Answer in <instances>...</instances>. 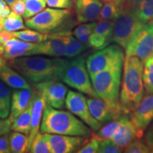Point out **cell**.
Segmentation results:
<instances>
[{
  "label": "cell",
  "instance_id": "1",
  "mask_svg": "<svg viewBox=\"0 0 153 153\" xmlns=\"http://www.w3.org/2000/svg\"><path fill=\"white\" fill-rule=\"evenodd\" d=\"M68 61L60 57L30 55L17 57L9 61V64L28 82L36 84L61 79V75Z\"/></svg>",
  "mask_w": 153,
  "mask_h": 153
},
{
  "label": "cell",
  "instance_id": "2",
  "mask_svg": "<svg viewBox=\"0 0 153 153\" xmlns=\"http://www.w3.org/2000/svg\"><path fill=\"white\" fill-rule=\"evenodd\" d=\"M143 64L144 62L142 60L135 56L126 57L124 60L119 102L124 110L129 114L144 97Z\"/></svg>",
  "mask_w": 153,
  "mask_h": 153
},
{
  "label": "cell",
  "instance_id": "3",
  "mask_svg": "<svg viewBox=\"0 0 153 153\" xmlns=\"http://www.w3.org/2000/svg\"><path fill=\"white\" fill-rule=\"evenodd\" d=\"M40 131L42 133L57 134L72 136H91V130L70 111L45 105Z\"/></svg>",
  "mask_w": 153,
  "mask_h": 153
},
{
  "label": "cell",
  "instance_id": "4",
  "mask_svg": "<svg viewBox=\"0 0 153 153\" xmlns=\"http://www.w3.org/2000/svg\"><path fill=\"white\" fill-rule=\"evenodd\" d=\"M123 63H118L90 76L97 97L109 103L119 101Z\"/></svg>",
  "mask_w": 153,
  "mask_h": 153
},
{
  "label": "cell",
  "instance_id": "5",
  "mask_svg": "<svg viewBox=\"0 0 153 153\" xmlns=\"http://www.w3.org/2000/svg\"><path fill=\"white\" fill-rule=\"evenodd\" d=\"M61 80L77 91L91 97H97L94 91L90 75L83 57L68 61L61 75Z\"/></svg>",
  "mask_w": 153,
  "mask_h": 153
},
{
  "label": "cell",
  "instance_id": "6",
  "mask_svg": "<svg viewBox=\"0 0 153 153\" xmlns=\"http://www.w3.org/2000/svg\"><path fill=\"white\" fill-rule=\"evenodd\" d=\"M70 14V9L45 8L35 16L26 19L25 25L30 29L48 34L60 27Z\"/></svg>",
  "mask_w": 153,
  "mask_h": 153
},
{
  "label": "cell",
  "instance_id": "7",
  "mask_svg": "<svg viewBox=\"0 0 153 153\" xmlns=\"http://www.w3.org/2000/svg\"><path fill=\"white\" fill-rule=\"evenodd\" d=\"M144 24L138 19L135 11L124 9L119 16L113 21V42L125 50Z\"/></svg>",
  "mask_w": 153,
  "mask_h": 153
},
{
  "label": "cell",
  "instance_id": "8",
  "mask_svg": "<svg viewBox=\"0 0 153 153\" xmlns=\"http://www.w3.org/2000/svg\"><path fill=\"white\" fill-rule=\"evenodd\" d=\"M123 49L118 45H111L89 55L86 65L90 76L118 63L124 62L125 54Z\"/></svg>",
  "mask_w": 153,
  "mask_h": 153
},
{
  "label": "cell",
  "instance_id": "9",
  "mask_svg": "<svg viewBox=\"0 0 153 153\" xmlns=\"http://www.w3.org/2000/svg\"><path fill=\"white\" fill-rule=\"evenodd\" d=\"M125 51L126 57H137L143 62L152 54L153 21L143 25L130 41Z\"/></svg>",
  "mask_w": 153,
  "mask_h": 153
},
{
  "label": "cell",
  "instance_id": "10",
  "mask_svg": "<svg viewBox=\"0 0 153 153\" xmlns=\"http://www.w3.org/2000/svg\"><path fill=\"white\" fill-rule=\"evenodd\" d=\"M65 107L89 126L92 131L97 132L103 124L95 119L88 106L87 98L79 91L69 90L65 99Z\"/></svg>",
  "mask_w": 153,
  "mask_h": 153
},
{
  "label": "cell",
  "instance_id": "11",
  "mask_svg": "<svg viewBox=\"0 0 153 153\" xmlns=\"http://www.w3.org/2000/svg\"><path fill=\"white\" fill-rule=\"evenodd\" d=\"M87 101L93 117L102 124L123 116H130L124 110L119 101L109 103L97 97H89Z\"/></svg>",
  "mask_w": 153,
  "mask_h": 153
},
{
  "label": "cell",
  "instance_id": "12",
  "mask_svg": "<svg viewBox=\"0 0 153 153\" xmlns=\"http://www.w3.org/2000/svg\"><path fill=\"white\" fill-rule=\"evenodd\" d=\"M33 86L34 89L43 94L47 105L57 109H62L65 106L68 87L59 80L38 82Z\"/></svg>",
  "mask_w": 153,
  "mask_h": 153
},
{
  "label": "cell",
  "instance_id": "13",
  "mask_svg": "<svg viewBox=\"0 0 153 153\" xmlns=\"http://www.w3.org/2000/svg\"><path fill=\"white\" fill-rule=\"evenodd\" d=\"M45 135L51 147V153L76 152L87 139V137L84 136L48 133Z\"/></svg>",
  "mask_w": 153,
  "mask_h": 153
},
{
  "label": "cell",
  "instance_id": "14",
  "mask_svg": "<svg viewBox=\"0 0 153 153\" xmlns=\"http://www.w3.org/2000/svg\"><path fill=\"white\" fill-rule=\"evenodd\" d=\"M130 118L139 131L144 133L153 120V94H146L130 114Z\"/></svg>",
  "mask_w": 153,
  "mask_h": 153
},
{
  "label": "cell",
  "instance_id": "15",
  "mask_svg": "<svg viewBox=\"0 0 153 153\" xmlns=\"http://www.w3.org/2000/svg\"><path fill=\"white\" fill-rule=\"evenodd\" d=\"M65 43L62 32L55 33L48 36V38L41 43L37 44L34 48L30 51L26 56L30 55H47L53 57L65 56Z\"/></svg>",
  "mask_w": 153,
  "mask_h": 153
},
{
  "label": "cell",
  "instance_id": "16",
  "mask_svg": "<svg viewBox=\"0 0 153 153\" xmlns=\"http://www.w3.org/2000/svg\"><path fill=\"white\" fill-rule=\"evenodd\" d=\"M113 42V22L99 20L97 22L89 41V46L99 51Z\"/></svg>",
  "mask_w": 153,
  "mask_h": 153
},
{
  "label": "cell",
  "instance_id": "17",
  "mask_svg": "<svg viewBox=\"0 0 153 153\" xmlns=\"http://www.w3.org/2000/svg\"><path fill=\"white\" fill-rule=\"evenodd\" d=\"M102 6L101 0H75L74 8L77 22L82 24L98 20Z\"/></svg>",
  "mask_w": 153,
  "mask_h": 153
},
{
  "label": "cell",
  "instance_id": "18",
  "mask_svg": "<svg viewBox=\"0 0 153 153\" xmlns=\"http://www.w3.org/2000/svg\"><path fill=\"white\" fill-rule=\"evenodd\" d=\"M33 97L34 89H32V87L14 89L11 95V109L8 117L11 123L29 106L33 102Z\"/></svg>",
  "mask_w": 153,
  "mask_h": 153
},
{
  "label": "cell",
  "instance_id": "19",
  "mask_svg": "<svg viewBox=\"0 0 153 153\" xmlns=\"http://www.w3.org/2000/svg\"><path fill=\"white\" fill-rule=\"evenodd\" d=\"M37 44L28 43L14 37L0 45L1 55L6 62H9L17 57L26 56Z\"/></svg>",
  "mask_w": 153,
  "mask_h": 153
},
{
  "label": "cell",
  "instance_id": "20",
  "mask_svg": "<svg viewBox=\"0 0 153 153\" xmlns=\"http://www.w3.org/2000/svg\"><path fill=\"white\" fill-rule=\"evenodd\" d=\"M45 105H46V102L43 94L34 89V98L33 106H32L30 128V133L28 134V150L34 137L39 132Z\"/></svg>",
  "mask_w": 153,
  "mask_h": 153
},
{
  "label": "cell",
  "instance_id": "21",
  "mask_svg": "<svg viewBox=\"0 0 153 153\" xmlns=\"http://www.w3.org/2000/svg\"><path fill=\"white\" fill-rule=\"evenodd\" d=\"M129 118L130 116H126L108 122L104 126H101V128L98 130L97 133L91 134V136L100 141L104 140H113L121 133L126 120Z\"/></svg>",
  "mask_w": 153,
  "mask_h": 153
},
{
  "label": "cell",
  "instance_id": "22",
  "mask_svg": "<svg viewBox=\"0 0 153 153\" xmlns=\"http://www.w3.org/2000/svg\"><path fill=\"white\" fill-rule=\"evenodd\" d=\"M0 80L14 89L31 87L22 74L7 64L0 68Z\"/></svg>",
  "mask_w": 153,
  "mask_h": 153
},
{
  "label": "cell",
  "instance_id": "23",
  "mask_svg": "<svg viewBox=\"0 0 153 153\" xmlns=\"http://www.w3.org/2000/svg\"><path fill=\"white\" fill-rule=\"evenodd\" d=\"M143 135L144 133H141L137 129V128L131 121V118H129L126 120L121 133L112 141L123 150V149L130 143L136 138H142Z\"/></svg>",
  "mask_w": 153,
  "mask_h": 153
},
{
  "label": "cell",
  "instance_id": "24",
  "mask_svg": "<svg viewBox=\"0 0 153 153\" xmlns=\"http://www.w3.org/2000/svg\"><path fill=\"white\" fill-rule=\"evenodd\" d=\"M62 32L65 43V57L68 58L76 57L85 51L88 46L85 44L80 42L77 38L72 35V33L69 30H65Z\"/></svg>",
  "mask_w": 153,
  "mask_h": 153
},
{
  "label": "cell",
  "instance_id": "25",
  "mask_svg": "<svg viewBox=\"0 0 153 153\" xmlns=\"http://www.w3.org/2000/svg\"><path fill=\"white\" fill-rule=\"evenodd\" d=\"M33 102L29 105V106L22 114H21L16 119H14L11 122L10 126L11 131L19 132V133L26 134L28 135L30 128Z\"/></svg>",
  "mask_w": 153,
  "mask_h": 153
},
{
  "label": "cell",
  "instance_id": "26",
  "mask_svg": "<svg viewBox=\"0 0 153 153\" xmlns=\"http://www.w3.org/2000/svg\"><path fill=\"white\" fill-rule=\"evenodd\" d=\"M9 140L11 152H28V135L26 134L13 131L9 133Z\"/></svg>",
  "mask_w": 153,
  "mask_h": 153
},
{
  "label": "cell",
  "instance_id": "27",
  "mask_svg": "<svg viewBox=\"0 0 153 153\" xmlns=\"http://www.w3.org/2000/svg\"><path fill=\"white\" fill-rule=\"evenodd\" d=\"M124 10V4L115 1H104L101 7L99 20L114 21Z\"/></svg>",
  "mask_w": 153,
  "mask_h": 153
},
{
  "label": "cell",
  "instance_id": "28",
  "mask_svg": "<svg viewBox=\"0 0 153 153\" xmlns=\"http://www.w3.org/2000/svg\"><path fill=\"white\" fill-rule=\"evenodd\" d=\"M11 91L10 87L0 80V118H7L11 109Z\"/></svg>",
  "mask_w": 153,
  "mask_h": 153
},
{
  "label": "cell",
  "instance_id": "29",
  "mask_svg": "<svg viewBox=\"0 0 153 153\" xmlns=\"http://www.w3.org/2000/svg\"><path fill=\"white\" fill-rule=\"evenodd\" d=\"M14 38H19L22 41L28 42V43H39L46 40L48 34L43 33L35 30L23 29L17 31L11 32Z\"/></svg>",
  "mask_w": 153,
  "mask_h": 153
},
{
  "label": "cell",
  "instance_id": "30",
  "mask_svg": "<svg viewBox=\"0 0 153 153\" xmlns=\"http://www.w3.org/2000/svg\"><path fill=\"white\" fill-rule=\"evenodd\" d=\"M143 80L146 94H153V53L143 64Z\"/></svg>",
  "mask_w": 153,
  "mask_h": 153
},
{
  "label": "cell",
  "instance_id": "31",
  "mask_svg": "<svg viewBox=\"0 0 153 153\" xmlns=\"http://www.w3.org/2000/svg\"><path fill=\"white\" fill-rule=\"evenodd\" d=\"M97 22H88V23H82L79 24L74 28L72 31V35L76 38H77L80 42L82 43L85 44L87 46H89V37H90L91 33H92L94 28Z\"/></svg>",
  "mask_w": 153,
  "mask_h": 153
},
{
  "label": "cell",
  "instance_id": "32",
  "mask_svg": "<svg viewBox=\"0 0 153 153\" xmlns=\"http://www.w3.org/2000/svg\"><path fill=\"white\" fill-rule=\"evenodd\" d=\"M26 28V26L24 24L22 17L14 11H11L8 16L4 18L3 29L6 31L14 32Z\"/></svg>",
  "mask_w": 153,
  "mask_h": 153
},
{
  "label": "cell",
  "instance_id": "33",
  "mask_svg": "<svg viewBox=\"0 0 153 153\" xmlns=\"http://www.w3.org/2000/svg\"><path fill=\"white\" fill-rule=\"evenodd\" d=\"M28 152L31 153H50L51 152L48 140L45 133L38 132L30 145Z\"/></svg>",
  "mask_w": 153,
  "mask_h": 153
},
{
  "label": "cell",
  "instance_id": "34",
  "mask_svg": "<svg viewBox=\"0 0 153 153\" xmlns=\"http://www.w3.org/2000/svg\"><path fill=\"white\" fill-rule=\"evenodd\" d=\"M25 3V11L22 15L25 20L31 18L46 7L45 0H24Z\"/></svg>",
  "mask_w": 153,
  "mask_h": 153
},
{
  "label": "cell",
  "instance_id": "35",
  "mask_svg": "<svg viewBox=\"0 0 153 153\" xmlns=\"http://www.w3.org/2000/svg\"><path fill=\"white\" fill-rule=\"evenodd\" d=\"M137 17L141 22L147 23L153 17V0H143L136 11Z\"/></svg>",
  "mask_w": 153,
  "mask_h": 153
},
{
  "label": "cell",
  "instance_id": "36",
  "mask_svg": "<svg viewBox=\"0 0 153 153\" xmlns=\"http://www.w3.org/2000/svg\"><path fill=\"white\" fill-rule=\"evenodd\" d=\"M123 152L126 153H148L150 152L148 146L141 138H136L129 143Z\"/></svg>",
  "mask_w": 153,
  "mask_h": 153
},
{
  "label": "cell",
  "instance_id": "37",
  "mask_svg": "<svg viewBox=\"0 0 153 153\" xmlns=\"http://www.w3.org/2000/svg\"><path fill=\"white\" fill-rule=\"evenodd\" d=\"M123 150L113 142L111 140H104L99 143V153H120Z\"/></svg>",
  "mask_w": 153,
  "mask_h": 153
},
{
  "label": "cell",
  "instance_id": "38",
  "mask_svg": "<svg viewBox=\"0 0 153 153\" xmlns=\"http://www.w3.org/2000/svg\"><path fill=\"white\" fill-rule=\"evenodd\" d=\"M100 140L91 136L90 139H87L84 145L76 152L78 153H96L98 152Z\"/></svg>",
  "mask_w": 153,
  "mask_h": 153
},
{
  "label": "cell",
  "instance_id": "39",
  "mask_svg": "<svg viewBox=\"0 0 153 153\" xmlns=\"http://www.w3.org/2000/svg\"><path fill=\"white\" fill-rule=\"evenodd\" d=\"M45 1L51 8L71 9L73 7V0H45Z\"/></svg>",
  "mask_w": 153,
  "mask_h": 153
},
{
  "label": "cell",
  "instance_id": "40",
  "mask_svg": "<svg viewBox=\"0 0 153 153\" xmlns=\"http://www.w3.org/2000/svg\"><path fill=\"white\" fill-rule=\"evenodd\" d=\"M144 141L150 149V152H153V120L148 126L146 133L145 134Z\"/></svg>",
  "mask_w": 153,
  "mask_h": 153
},
{
  "label": "cell",
  "instance_id": "41",
  "mask_svg": "<svg viewBox=\"0 0 153 153\" xmlns=\"http://www.w3.org/2000/svg\"><path fill=\"white\" fill-rule=\"evenodd\" d=\"M9 133L0 135V153H10Z\"/></svg>",
  "mask_w": 153,
  "mask_h": 153
},
{
  "label": "cell",
  "instance_id": "42",
  "mask_svg": "<svg viewBox=\"0 0 153 153\" xmlns=\"http://www.w3.org/2000/svg\"><path fill=\"white\" fill-rule=\"evenodd\" d=\"M12 11L16 14L22 16L25 11V3L24 0H16L11 4L9 5Z\"/></svg>",
  "mask_w": 153,
  "mask_h": 153
},
{
  "label": "cell",
  "instance_id": "43",
  "mask_svg": "<svg viewBox=\"0 0 153 153\" xmlns=\"http://www.w3.org/2000/svg\"><path fill=\"white\" fill-rule=\"evenodd\" d=\"M11 122L7 118H0V135L9 133L11 131Z\"/></svg>",
  "mask_w": 153,
  "mask_h": 153
},
{
  "label": "cell",
  "instance_id": "44",
  "mask_svg": "<svg viewBox=\"0 0 153 153\" xmlns=\"http://www.w3.org/2000/svg\"><path fill=\"white\" fill-rule=\"evenodd\" d=\"M143 0H125L124 3V9L133 11L136 12L140 4Z\"/></svg>",
  "mask_w": 153,
  "mask_h": 153
},
{
  "label": "cell",
  "instance_id": "45",
  "mask_svg": "<svg viewBox=\"0 0 153 153\" xmlns=\"http://www.w3.org/2000/svg\"><path fill=\"white\" fill-rule=\"evenodd\" d=\"M10 12V7L7 5L4 0H0V16L5 18Z\"/></svg>",
  "mask_w": 153,
  "mask_h": 153
},
{
  "label": "cell",
  "instance_id": "46",
  "mask_svg": "<svg viewBox=\"0 0 153 153\" xmlns=\"http://www.w3.org/2000/svg\"><path fill=\"white\" fill-rule=\"evenodd\" d=\"M14 38L11 32L6 31L4 29L0 30V45H3L6 42L8 41L9 39Z\"/></svg>",
  "mask_w": 153,
  "mask_h": 153
},
{
  "label": "cell",
  "instance_id": "47",
  "mask_svg": "<svg viewBox=\"0 0 153 153\" xmlns=\"http://www.w3.org/2000/svg\"><path fill=\"white\" fill-rule=\"evenodd\" d=\"M6 64H7V62H6V60L4 59L2 55H1V48H0V68H1V67H3Z\"/></svg>",
  "mask_w": 153,
  "mask_h": 153
},
{
  "label": "cell",
  "instance_id": "48",
  "mask_svg": "<svg viewBox=\"0 0 153 153\" xmlns=\"http://www.w3.org/2000/svg\"><path fill=\"white\" fill-rule=\"evenodd\" d=\"M103 1H115V2H119L123 4L125 3V0H101Z\"/></svg>",
  "mask_w": 153,
  "mask_h": 153
},
{
  "label": "cell",
  "instance_id": "49",
  "mask_svg": "<svg viewBox=\"0 0 153 153\" xmlns=\"http://www.w3.org/2000/svg\"><path fill=\"white\" fill-rule=\"evenodd\" d=\"M3 23H4V18L0 16V30L3 29Z\"/></svg>",
  "mask_w": 153,
  "mask_h": 153
},
{
  "label": "cell",
  "instance_id": "50",
  "mask_svg": "<svg viewBox=\"0 0 153 153\" xmlns=\"http://www.w3.org/2000/svg\"><path fill=\"white\" fill-rule=\"evenodd\" d=\"M4 1H6V3H7V4L9 6L10 4H11L13 2H14V1H16V0H4Z\"/></svg>",
  "mask_w": 153,
  "mask_h": 153
},
{
  "label": "cell",
  "instance_id": "51",
  "mask_svg": "<svg viewBox=\"0 0 153 153\" xmlns=\"http://www.w3.org/2000/svg\"><path fill=\"white\" fill-rule=\"evenodd\" d=\"M152 21H153V17H152Z\"/></svg>",
  "mask_w": 153,
  "mask_h": 153
}]
</instances>
